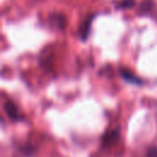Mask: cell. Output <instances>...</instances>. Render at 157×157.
I'll return each instance as SVG.
<instances>
[{
    "label": "cell",
    "mask_w": 157,
    "mask_h": 157,
    "mask_svg": "<svg viewBox=\"0 0 157 157\" xmlns=\"http://www.w3.org/2000/svg\"><path fill=\"white\" fill-rule=\"evenodd\" d=\"M119 137H120V129L119 128L109 129L104 132V135L102 137V145L104 147H110L119 141Z\"/></svg>",
    "instance_id": "1"
},
{
    "label": "cell",
    "mask_w": 157,
    "mask_h": 157,
    "mask_svg": "<svg viewBox=\"0 0 157 157\" xmlns=\"http://www.w3.org/2000/svg\"><path fill=\"white\" fill-rule=\"evenodd\" d=\"M96 15L94 13H91L87 16V18L83 21L82 26L80 27V31H78V37L82 39V40H86L90 36V32H91V27H92V21L94 20Z\"/></svg>",
    "instance_id": "2"
},
{
    "label": "cell",
    "mask_w": 157,
    "mask_h": 157,
    "mask_svg": "<svg viewBox=\"0 0 157 157\" xmlns=\"http://www.w3.org/2000/svg\"><path fill=\"white\" fill-rule=\"evenodd\" d=\"M4 112L12 120H15V121L21 120V114L18 112V108H17V105L12 101H6L5 102V104H4Z\"/></svg>",
    "instance_id": "3"
},
{
    "label": "cell",
    "mask_w": 157,
    "mask_h": 157,
    "mask_svg": "<svg viewBox=\"0 0 157 157\" xmlns=\"http://www.w3.org/2000/svg\"><path fill=\"white\" fill-rule=\"evenodd\" d=\"M119 75L125 80V81H128V82H130V83H132V85H142V80L141 78H139V77H136L129 69H125V67H120L119 69Z\"/></svg>",
    "instance_id": "4"
},
{
    "label": "cell",
    "mask_w": 157,
    "mask_h": 157,
    "mask_svg": "<svg viewBox=\"0 0 157 157\" xmlns=\"http://www.w3.org/2000/svg\"><path fill=\"white\" fill-rule=\"evenodd\" d=\"M50 21L56 26V28L59 29H64L65 23H66V18L61 15V13H53L50 16Z\"/></svg>",
    "instance_id": "5"
},
{
    "label": "cell",
    "mask_w": 157,
    "mask_h": 157,
    "mask_svg": "<svg viewBox=\"0 0 157 157\" xmlns=\"http://www.w3.org/2000/svg\"><path fill=\"white\" fill-rule=\"evenodd\" d=\"M136 5V1L135 0H120L118 4H117V9H130V7H134Z\"/></svg>",
    "instance_id": "6"
},
{
    "label": "cell",
    "mask_w": 157,
    "mask_h": 157,
    "mask_svg": "<svg viewBox=\"0 0 157 157\" xmlns=\"http://www.w3.org/2000/svg\"><path fill=\"white\" fill-rule=\"evenodd\" d=\"M152 9H153V2L150 1V0H145V1H142L141 5H140V12H141V13L148 12V11H151Z\"/></svg>",
    "instance_id": "7"
},
{
    "label": "cell",
    "mask_w": 157,
    "mask_h": 157,
    "mask_svg": "<svg viewBox=\"0 0 157 157\" xmlns=\"http://www.w3.org/2000/svg\"><path fill=\"white\" fill-rule=\"evenodd\" d=\"M147 157H157V146H152L147 150Z\"/></svg>",
    "instance_id": "8"
},
{
    "label": "cell",
    "mask_w": 157,
    "mask_h": 157,
    "mask_svg": "<svg viewBox=\"0 0 157 157\" xmlns=\"http://www.w3.org/2000/svg\"><path fill=\"white\" fill-rule=\"evenodd\" d=\"M34 151H36V147H32L31 145H27V146L23 148V153H26V155H33Z\"/></svg>",
    "instance_id": "9"
}]
</instances>
